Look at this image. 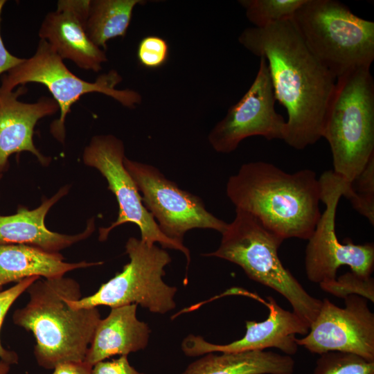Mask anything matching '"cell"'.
I'll list each match as a JSON object with an SVG mask.
<instances>
[{"label": "cell", "mask_w": 374, "mask_h": 374, "mask_svg": "<svg viewBox=\"0 0 374 374\" xmlns=\"http://www.w3.org/2000/svg\"><path fill=\"white\" fill-rule=\"evenodd\" d=\"M238 41L267 64L276 100L288 116L283 141L296 150L317 143L337 79L311 53L292 20L246 28Z\"/></svg>", "instance_id": "6da1fadb"}, {"label": "cell", "mask_w": 374, "mask_h": 374, "mask_svg": "<svg viewBox=\"0 0 374 374\" xmlns=\"http://www.w3.org/2000/svg\"><path fill=\"white\" fill-rule=\"evenodd\" d=\"M235 206L282 238L308 240L321 217V190L314 171L287 172L265 161L244 163L226 183Z\"/></svg>", "instance_id": "7a4b0ae2"}, {"label": "cell", "mask_w": 374, "mask_h": 374, "mask_svg": "<svg viewBox=\"0 0 374 374\" xmlns=\"http://www.w3.org/2000/svg\"><path fill=\"white\" fill-rule=\"evenodd\" d=\"M26 292L29 301L14 312L12 321L34 335L37 364L53 370L62 364L84 362L101 319L97 308L75 309L69 305V300L82 298L80 284L64 276L40 278Z\"/></svg>", "instance_id": "3957f363"}, {"label": "cell", "mask_w": 374, "mask_h": 374, "mask_svg": "<svg viewBox=\"0 0 374 374\" xmlns=\"http://www.w3.org/2000/svg\"><path fill=\"white\" fill-rule=\"evenodd\" d=\"M371 68H353L336 80L322 137L329 143L332 171L353 180L374 156V81Z\"/></svg>", "instance_id": "277c9868"}, {"label": "cell", "mask_w": 374, "mask_h": 374, "mask_svg": "<svg viewBox=\"0 0 374 374\" xmlns=\"http://www.w3.org/2000/svg\"><path fill=\"white\" fill-rule=\"evenodd\" d=\"M213 256L240 266L251 279L273 289L290 303L293 312L310 326L322 301L311 296L281 262L278 250L284 240L255 217L235 209V216L221 233Z\"/></svg>", "instance_id": "5b68a950"}, {"label": "cell", "mask_w": 374, "mask_h": 374, "mask_svg": "<svg viewBox=\"0 0 374 374\" xmlns=\"http://www.w3.org/2000/svg\"><path fill=\"white\" fill-rule=\"evenodd\" d=\"M292 21L316 59L337 79L374 60V23L336 0H305Z\"/></svg>", "instance_id": "8992f818"}, {"label": "cell", "mask_w": 374, "mask_h": 374, "mask_svg": "<svg viewBox=\"0 0 374 374\" xmlns=\"http://www.w3.org/2000/svg\"><path fill=\"white\" fill-rule=\"evenodd\" d=\"M121 75L112 69L100 74L93 82L86 81L73 73L63 60L44 39H40L35 53L1 77L0 89L12 91L29 82L44 85L57 103L60 116L51 124V134L60 143L65 139V120L71 106L83 95L100 93L109 96L123 106L132 109L141 103L140 93L134 90L118 89Z\"/></svg>", "instance_id": "52a82bcc"}, {"label": "cell", "mask_w": 374, "mask_h": 374, "mask_svg": "<svg viewBox=\"0 0 374 374\" xmlns=\"http://www.w3.org/2000/svg\"><path fill=\"white\" fill-rule=\"evenodd\" d=\"M130 258L123 270L101 285L92 295L78 300H69L75 309L107 305L111 308L136 304L153 313L165 314L175 306L177 287L163 280L164 268L171 262L168 253L141 239L130 237L125 244Z\"/></svg>", "instance_id": "ba28073f"}, {"label": "cell", "mask_w": 374, "mask_h": 374, "mask_svg": "<svg viewBox=\"0 0 374 374\" xmlns=\"http://www.w3.org/2000/svg\"><path fill=\"white\" fill-rule=\"evenodd\" d=\"M125 146L123 141L112 134L96 135L84 148V163L97 169L105 178L108 189L118 204V215L108 227L99 229V240L105 241L114 228L125 223L135 224L139 228L141 240L152 246L159 243L163 249L181 251L190 261V251L183 244L165 235L157 222L143 204L139 190L124 166Z\"/></svg>", "instance_id": "9c48e42d"}, {"label": "cell", "mask_w": 374, "mask_h": 374, "mask_svg": "<svg viewBox=\"0 0 374 374\" xmlns=\"http://www.w3.org/2000/svg\"><path fill=\"white\" fill-rule=\"evenodd\" d=\"M321 202L325 210L308 240L305 269L308 278L321 284L334 280L341 266L362 277H370L374 267L373 243L354 244L350 240L341 243L335 232V217L346 181L332 170L325 171L319 178Z\"/></svg>", "instance_id": "30bf717a"}, {"label": "cell", "mask_w": 374, "mask_h": 374, "mask_svg": "<svg viewBox=\"0 0 374 374\" xmlns=\"http://www.w3.org/2000/svg\"><path fill=\"white\" fill-rule=\"evenodd\" d=\"M123 163L143 205L169 238L183 242L185 233L193 229H210L221 233L226 229L228 223L208 211L201 198L181 189L155 166L126 157Z\"/></svg>", "instance_id": "8fae6325"}, {"label": "cell", "mask_w": 374, "mask_h": 374, "mask_svg": "<svg viewBox=\"0 0 374 374\" xmlns=\"http://www.w3.org/2000/svg\"><path fill=\"white\" fill-rule=\"evenodd\" d=\"M259 68L249 89L211 130L208 141L214 150L229 154L251 136L283 140L286 121L275 109L276 98L269 68L260 57Z\"/></svg>", "instance_id": "7c38bea8"}, {"label": "cell", "mask_w": 374, "mask_h": 374, "mask_svg": "<svg viewBox=\"0 0 374 374\" xmlns=\"http://www.w3.org/2000/svg\"><path fill=\"white\" fill-rule=\"evenodd\" d=\"M340 308L324 299L318 314L298 346L314 354L343 352L374 362V314L363 296L351 294Z\"/></svg>", "instance_id": "4fadbf2b"}, {"label": "cell", "mask_w": 374, "mask_h": 374, "mask_svg": "<svg viewBox=\"0 0 374 374\" xmlns=\"http://www.w3.org/2000/svg\"><path fill=\"white\" fill-rule=\"evenodd\" d=\"M269 309V315L263 321H246L244 336L227 344H214L200 336L186 337L181 349L188 356H198L210 353H239L264 350L276 348L285 355H293L298 350L296 335H305L310 326L295 312L282 308L271 296L263 301Z\"/></svg>", "instance_id": "5bb4252c"}, {"label": "cell", "mask_w": 374, "mask_h": 374, "mask_svg": "<svg viewBox=\"0 0 374 374\" xmlns=\"http://www.w3.org/2000/svg\"><path fill=\"white\" fill-rule=\"evenodd\" d=\"M89 2L90 0L58 1L55 10L44 17L39 37L62 60H69L83 70L98 72L107 57L87 33Z\"/></svg>", "instance_id": "9a60e30c"}, {"label": "cell", "mask_w": 374, "mask_h": 374, "mask_svg": "<svg viewBox=\"0 0 374 374\" xmlns=\"http://www.w3.org/2000/svg\"><path fill=\"white\" fill-rule=\"evenodd\" d=\"M27 92L26 86L15 91L0 89V174L9 166L13 154L29 152L43 166L48 165L51 158L43 155L33 143L34 128L42 118L59 111L53 98L40 97L37 102L24 103L18 98Z\"/></svg>", "instance_id": "2e32d148"}, {"label": "cell", "mask_w": 374, "mask_h": 374, "mask_svg": "<svg viewBox=\"0 0 374 374\" xmlns=\"http://www.w3.org/2000/svg\"><path fill=\"white\" fill-rule=\"evenodd\" d=\"M68 192L69 186H63L33 210L19 206L13 215H0V244H24L57 253L89 237L95 230L93 219L87 222L82 232L75 235L51 231L45 225L48 211Z\"/></svg>", "instance_id": "e0dca14e"}, {"label": "cell", "mask_w": 374, "mask_h": 374, "mask_svg": "<svg viewBox=\"0 0 374 374\" xmlns=\"http://www.w3.org/2000/svg\"><path fill=\"white\" fill-rule=\"evenodd\" d=\"M136 308V304L112 308L100 319L87 353V364L93 366L112 356H127L147 346L150 330L137 319Z\"/></svg>", "instance_id": "ac0fdd59"}, {"label": "cell", "mask_w": 374, "mask_h": 374, "mask_svg": "<svg viewBox=\"0 0 374 374\" xmlns=\"http://www.w3.org/2000/svg\"><path fill=\"white\" fill-rule=\"evenodd\" d=\"M60 253H48L28 245L0 244V291L7 284L28 277L59 278L74 269L103 264L66 262Z\"/></svg>", "instance_id": "d6986e66"}, {"label": "cell", "mask_w": 374, "mask_h": 374, "mask_svg": "<svg viewBox=\"0 0 374 374\" xmlns=\"http://www.w3.org/2000/svg\"><path fill=\"white\" fill-rule=\"evenodd\" d=\"M205 354L182 374H293L295 362L287 355L272 351Z\"/></svg>", "instance_id": "ffe728a7"}, {"label": "cell", "mask_w": 374, "mask_h": 374, "mask_svg": "<svg viewBox=\"0 0 374 374\" xmlns=\"http://www.w3.org/2000/svg\"><path fill=\"white\" fill-rule=\"evenodd\" d=\"M141 0H90L86 30L91 41L100 48L113 38L125 37L134 7Z\"/></svg>", "instance_id": "44dd1931"}, {"label": "cell", "mask_w": 374, "mask_h": 374, "mask_svg": "<svg viewBox=\"0 0 374 374\" xmlns=\"http://www.w3.org/2000/svg\"><path fill=\"white\" fill-rule=\"evenodd\" d=\"M305 0H240L248 20L256 28L292 19Z\"/></svg>", "instance_id": "7402d4cb"}, {"label": "cell", "mask_w": 374, "mask_h": 374, "mask_svg": "<svg viewBox=\"0 0 374 374\" xmlns=\"http://www.w3.org/2000/svg\"><path fill=\"white\" fill-rule=\"evenodd\" d=\"M343 196L350 201L355 211L374 225V156L353 180L346 181Z\"/></svg>", "instance_id": "603a6c76"}, {"label": "cell", "mask_w": 374, "mask_h": 374, "mask_svg": "<svg viewBox=\"0 0 374 374\" xmlns=\"http://www.w3.org/2000/svg\"><path fill=\"white\" fill-rule=\"evenodd\" d=\"M319 355L313 374H374V362L357 355L328 352Z\"/></svg>", "instance_id": "cb8c5ba5"}, {"label": "cell", "mask_w": 374, "mask_h": 374, "mask_svg": "<svg viewBox=\"0 0 374 374\" xmlns=\"http://www.w3.org/2000/svg\"><path fill=\"white\" fill-rule=\"evenodd\" d=\"M319 285L323 291L340 298L356 294L374 301V280L371 276L362 277L350 271Z\"/></svg>", "instance_id": "d4e9b609"}, {"label": "cell", "mask_w": 374, "mask_h": 374, "mask_svg": "<svg viewBox=\"0 0 374 374\" xmlns=\"http://www.w3.org/2000/svg\"><path fill=\"white\" fill-rule=\"evenodd\" d=\"M169 55V46L166 39L157 35H147L139 43L136 56L145 68L158 69L166 64Z\"/></svg>", "instance_id": "484cf974"}, {"label": "cell", "mask_w": 374, "mask_h": 374, "mask_svg": "<svg viewBox=\"0 0 374 374\" xmlns=\"http://www.w3.org/2000/svg\"><path fill=\"white\" fill-rule=\"evenodd\" d=\"M40 278L39 276H31L17 283L12 287L3 291H0V332L5 319L10 307L17 298L27 290L28 287L35 280ZM0 360L10 366L19 362V356L15 351L6 349L1 344L0 339Z\"/></svg>", "instance_id": "4316f807"}, {"label": "cell", "mask_w": 374, "mask_h": 374, "mask_svg": "<svg viewBox=\"0 0 374 374\" xmlns=\"http://www.w3.org/2000/svg\"><path fill=\"white\" fill-rule=\"evenodd\" d=\"M91 374H145L130 365L127 356L122 355L110 361H101L92 366Z\"/></svg>", "instance_id": "83f0119b"}, {"label": "cell", "mask_w": 374, "mask_h": 374, "mask_svg": "<svg viewBox=\"0 0 374 374\" xmlns=\"http://www.w3.org/2000/svg\"><path fill=\"white\" fill-rule=\"evenodd\" d=\"M6 0H0V22L1 12ZM24 58L16 57L11 54L6 48L0 33V75L4 74L24 61Z\"/></svg>", "instance_id": "f1b7e54d"}, {"label": "cell", "mask_w": 374, "mask_h": 374, "mask_svg": "<svg viewBox=\"0 0 374 374\" xmlns=\"http://www.w3.org/2000/svg\"><path fill=\"white\" fill-rule=\"evenodd\" d=\"M92 366L82 362H72L60 364L53 369L51 374H91Z\"/></svg>", "instance_id": "f546056e"}, {"label": "cell", "mask_w": 374, "mask_h": 374, "mask_svg": "<svg viewBox=\"0 0 374 374\" xmlns=\"http://www.w3.org/2000/svg\"><path fill=\"white\" fill-rule=\"evenodd\" d=\"M10 369V365L0 360V374H8Z\"/></svg>", "instance_id": "4dcf8cb0"}, {"label": "cell", "mask_w": 374, "mask_h": 374, "mask_svg": "<svg viewBox=\"0 0 374 374\" xmlns=\"http://www.w3.org/2000/svg\"><path fill=\"white\" fill-rule=\"evenodd\" d=\"M2 177V174H0V179H1Z\"/></svg>", "instance_id": "1f68e13d"}]
</instances>
